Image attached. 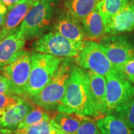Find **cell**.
Returning <instances> with one entry per match:
<instances>
[{"instance_id":"obj_1","label":"cell","mask_w":134,"mask_h":134,"mask_svg":"<svg viewBox=\"0 0 134 134\" xmlns=\"http://www.w3.org/2000/svg\"><path fill=\"white\" fill-rule=\"evenodd\" d=\"M57 110L59 113H75L94 117V111L87 81L86 70L74 65L66 93Z\"/></svg>"},{"instance_id":"obj_2","label":"cell","mask_w":134,"mask_h":134,"mask_svg":"<svg viewBox=\"0 0 134 134\" xmlns=\"http://www.w3.org/2000/svg\"><path fill=\"white\" fill-rule=\"evenodd\" d=\"M74 63L73 58H63L47 85L39 93L28 96L29 100L47 110H57L66 93Z\"/></svg>"},{"instance_id":"obj_3","label":"cell","mask_w":134,"mask_h":134,"mask_svg":"<svg viewBox=\"0 0 134 134\" xmlns=\"http://www.w3.org/2000/svg\"><path fill=\"white\" fill-rule=\"evenodd\" d=\"M57 11L58 0H39L35 3L19 27L26 39H38L50 32Z\"/></svg>"},{"instance_id":"obj_4","label":"cell","mask_w":134,"mask_h":134,"mask_svg":"<svg viewBox=\"0 0 134 134\" xmlns=\"http://www.w3.org/2000/svg\"><path fill=\"white\" fill-rule=\"evenodd\" d=\"M31 54V74L26 89V95L28 96L42 91L51 80L63 58L36 52Z\"/></svg>"},{"instance_id":"obj_5","label":"cell","mask_w":134,"mask_h":134,"mask_svg":"<svg viewBox=\"0 0 134 134\" xmlns=\"http://www.w3.org/2000/svg\"><path fill=\"white\" fill-rule=\"evenodd\" d=\"M106 115L115 116L134 96V86L118 71L106 75Z\"/></svg>"},{"instance_id":"obj_6","label":"cell","mask_w":134,"mask_h":134,"mask_svg":"<svg viewBox=\"0 0 134 134\" xmlns=\"http://www.w3.org/2000/svg\"><path fill=\"white\" fill-rule=\"evenodd\" d=\"M85 41L68 39L59 33L50 31L31 46L34 52L63 58H76L82 51Z\"/></svg>"},{"instance_id":"obj_7","label":"cell","mask_w":134,"mask_h":134,"mask_svg":"<svg viewBox=\"0 0 134 134\" xmlns=\"http://www.w3.org/2000/svg\"><path fill=\"white\" fill-rule=\"evenodd\" d=\"M75 63L83 69L104 76L117 71L100 48L99 43L92 40L85 41L82 51L75 58Z\"/></svg>"},{"instance_id":"obj_8","label":"cell","mask_w":134,"mask_h":134,"mask_svg":"<svg viewBox=\"0 0 134 134\" xmlns=\"http://www.w3.org/2000/svg\"><path fill=\"white\" fill-rule=\"evenodd\" d=\"M98 43L118 71L127 62L134 60V44L124 36L110 35L101 38Z\"/></svg>"},{"instance_id":"obj_9","label":"cell","mask_w":134,"mask_h":134,"mask_svg":"<svg viewBox=\"0 0 134 134\" xmlns=\"http://www.w3.org/2000/svg\"><path fill=\"white\" fill-rule=\"evenodd\" d=\"M31 70V54L21 50L8 64L3 68L4 76L12 82L19 95H26V89Z\"/></svg>"},{"instance_id":"obj_10","label":"cell","mask_w":134,"mask_h":134,"mask_svg":"<svg viewBox=\"0 0 134 134\" xmlns=\"http://www.w3.org/2000/svg\"><path fill=\"white\" fill-rule=\"evenodd\" d=\"M87 81L90 90L94 115L100 118L106 115V79L103 75L86 70Z\"/></svg>"},{"instance_id":"obj_11","label":"cell","mask_w":134,"mask_h":134,"mask_svg":"<svg viewBox=\"0 0 134 134\" xmlns=\"http://www.w3.org/2000/svg\"><path fill=\"white\" fill-rule=\"evenodd\" d=\"M71 41H86V34L81 23L77 21L65 11H57L52 27V31Z\"/></svg>"},{"instance_id":"obj_12","label":"cell","mask_w":134,"mask_h":134,"mask_svg":"<svg viewBox=\"0 0 134 134\" xmlns=\"http://www.w3.org/2000/svg\"><path fill=\"white\" fill-rule=\"evenodd\" d=\"M34 105L23 100L0 111V129H17L21 122L32 110Z\"/></svg>"},{"instance_id":"obj_13","label":"cell","mask_w":134,"mask_h":134,"mask_svg":"<svg viewBox=\"0 0 134 134\" xmlns=\"http://www.w3.org/2000/svg\"><path fill=\"white\" fill-rule=\"evenodd\" d=\"M26 41L19 27L0 41V68L6 66L23 50Z\"/></svg>"},{"instance_id":"obj_14","label":"cell","mask_w":134,"mask_h":134,"mask_svg":"<svg viewBox=\"0 0 134 134\" xmlns=\"http://www.w3.org/2000/svg\"><path fill=\"white\" fill-rule=\"evenodd\" d=\"M105 26L109 35H120L133 31L134 1H130Z\"/></svg>"},{"instance_id":"obj_15","label":"cell","mask_w":134,"mask_h":134,"mask_svg":"<svg viewBox=\"0 0 134 134\" xmlns=\"http://www.w3.org/2000/svg\"><path fill=\"white\" fill-rule=\"evenodd\" d=\"M36 2L37 1L19 3L8 11L4 24L0 31V41L19 27L26 14Z\"/></svg>"},{"instance_id":"obj_16","label":"cell","mask_w":134,"mask_h":134,"mask_svg":"<svg viewBox=\"0 0 134 134\" xmlns=\"http://www.w3.org/2000/svg\"><path fill=\"white\" fill-rule=\"evenodd\" d=\"M89 39L100 40L107 34L104 22L97 7L81 21Z\"/></svg>"},{"instance_id":"obj_17","label":"cell","mask_w":134,"mask_h":134,"mask_svg":"<svg viewBox=\"0 0 134 134\" xmlns=\"http://www.w3.org/2000/svg\"><path fill=\"white\" fill-rule=\"evenodd\" d=\"M100 1L101 0H65L63 9L73 19L81 23Z\"/></svg>"},{"instance_id":"obj_18","label":"cell","mask_w":134,"mask_h":134,"mask_svg":"<svg viewBox=\"0 0 134 134\" xmlns=\"http://www.w3.org/2000/svg\"><path fill=\"white\" fill-rule=\"evenodd\" d=\"M87 117L75 113H59L50 120L56 129L66 133H76L82 122Z\"/></svg>"},{"instance_id":"obj_19","label":"cell","mask_w":134,"mask_h":134,"mask_svg":"<svg viewBox=\"0 0 134 134\" xmlns=\"http://www.w3.org/2000/svg\"><path fill=\"white\" fill-rule=\"evenodd\" d=\"M96 123L102 134H134V130L124 120L114 115H105L100 117Z\"/></svg>"},{"instance_id":"obj_20","label":"cell","mask_w":134,"mask_h":134,"mask_svg":"<svg viewBox=\"0 0 134 134\" xmlns=\"http://www.w3.org/2000/svg\"><path fill=\"white\" fill-rule=\"evenodd\" d=\"M132 0H101L97 8L105 25L116 16Z\"/></svg>"},{"instance_id":"obj_21","label":"cell","mask_w":134,"mask_h":134,"mask_svg":"<svg viewBox=\"0 0 134 134\" xmlns=\"http://www.w3.org/2000/svg\"><path fill=\"white\" fill-rule=\"evenodd\" d=\"M36 105L37 106H34L32 110L21 122L17 129L31 126L42 122L43 120H50V115L45 110L46 109L44 110L43 108L37 105Z\"/></svg>"},{"instance_id":"obj_22","label":"cell","mask_w":134,"mask_h":134,"mask_svg":"<svg viewBox=\"0 0 134 134\" xmlns=\"http://www.w3.org/2000/svg\"><path fill=\"white\" fill-rule=\"evenodd\" d=\"M16 132L21 134H55V129L50 120H43L31 126L16 129Z\"/></svg>"},{"instance_id":"obj_23","label":"cell","mask_w":134,"mask_h":134,"mask_svg":"<svg viewBox=\"0 0 134 134\" xmlns=\"http://www.w3.org/2000/svg\"><path fill=\"white\" fill-rule=\"evenodd\" d=\"M115 117L124 120L132 129L134 130V96L128 105Z\"/></svg>"},{"instance_id":"obj_24","label":"cell","mask_w":134,"mask_h":134,"mask_svg":"<svg viewBox=\"0 0 134 134\" xmlns=\"http://www.w3.org/2000/svg\"><path fill=\"white\" fill-rule=\"evenodd\" d=\"M91 117H87L86 119L82 122L76 132V134H102L99 129L96 122Z\"/></svg>"},{"instance_id":"obj_25","label":"cell","mask_w":134,"mask_h":134,"mask_svg":"<svg viewBox=\"0 0 134 134\" xmlns=\"http://www.w3.org/2000/svg\"><path fill=\"white\" fill-rule=\"evenodd\" d=\"M24 99L18 95L0 94V111L4 108L19 103Z\"/></svg>"},{"instance_id":"obj_26","label":"cell","mask_w":134,"mask_h":134,"mask_svg":"<svg viewBox=\"0 0 134 134\" xmlns=\"http://www.w3.org/2000/svg\"><path fill=\"white\" fill-rule=\"evenodd\" d=\"M0 94H9L20 96L12 82L4 75H0Z\"/></svg>"},{"instance_id":"obj_27","label":"cell","mask_w":134,"mask_h":134,"mask_svg":"<svg viewBox=\"0 0 134 134\" xmlns=\"http://www.w3.org/2000/svg\"><path fill=\"white\" fill-rule=\"evenodd\" d=\"M119 72L130 83L134 84V60L129 62L124 65Z\"/></svg>"},{"instance_id":"obj_28","label":"cell","mask_w":134,"mask_h":134,"mask_svg":"<svg viewBox=\"0 0 134 134\" xmlns=\"http://www.w3.org/2000/svg\"><path fill=\"white\" fill-rule=\"evenodd\" d=\"M8 13V8L0 1V31L4 26Z\"/></svg>"},{"instance_id":"obj_29","label":"cell","mask_w":134,"mask_h":134,"mask_svg":"<svg viewBox=\"0 0 134 134\" xmlns=\"http://www.w3.org/2000/svg\"><path fill=\"white\" fill-rule=\"evenodd\" d=\"M0 1L8 8V11L18 3H21V0H0Z\"/></svg>"},{"instance_id":"obj_30","label":"cell","mask_w":134,"mask_h":134,"mask_svg":"<svg viewBox=\"0 0 134 134\" xmlns=\"http://www.w3.org/2000/svg\"><path fill=\"white\" fill-rule=\"evenodd\" d=\"M14 132L12 130L0 129V134H13Z\"/></svg>"},{"instance_id":"obj_31","label":"cell","mask_w":134,"mask_h":134,"mask_svg":"<svg viewBox=\"0 0 134 134\" xmlns=\"http://www.w3.org/2000/svg\"><path fill=\"white\" fill-rule=\"evenodd\" d=\"M55 134H76V133H63V132H62L59 131V130L56 129H55Z\"/></svg>"},{"instance_id":"obj_32","label":"cell","mask_w":134,"mask_h":134,"mask_svg":"<svg viewBox=\"0 0 134 134\" xmlns=\"http://www.w3.org/2000/svg\"><path fill=\"white\" fill-rule=\"evenodd\" d=\"M39 0H21V3L28 2V1H38Z\"/></svg>"},{"instance_id":"obj_33","label":"cell","mask_w":134,"mask_h":134,"mask_svg":"<svg viewBox=\"0 0 134 134\" xmlns=\"http://www.w3.org/2000/svg\"><path fill=\"white\" fill-rule=\"evenodd\" d=\"M13 134H21V133H18V132H15V133H14Z\"/></svg>"},{"instance_id":"obj_34","label":"cell","mask_w":134,"mask_h":134,"mask_svg":"<svg viewBox=\"0 0 134 134\" xmlns=\"http://www.w3.org/2000/svg\"><path fill=\"white\" fill-rule=\"evenodd\" d=\"M132 1H134V0H132Z\"/></svg>"}]
</instances>
